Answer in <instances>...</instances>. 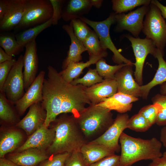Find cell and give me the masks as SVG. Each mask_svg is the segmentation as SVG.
Returning <instances> with one entry per match:
<instances>
[{
	"instance_id": "43",
	"label": "cell",
	"mask_w": 166,
	"mask_h": 166,
	"mask_svg": "<svg viewBox=\"0 0 166 166\" xmlns=\"http://www.w3.org/2000/svg\"><path fill=\"white\" fill-rule=\"evenodd\" d=\"M148 166H166V150L161 157L152 160Z\"/></svg>"
},
{
	"instance_id": "12",
	"label": "cell",
	"mask_w": 166,
	"mask_h": 166,
	"mask_svg": "<svg viewBox=\"0 0 166 166\" xmlns=\"http://www.w3.org/2000/svg\"><path fill=\"white\" fill-rule=\"evenodd\" d=\"M45 74L44 71H40L23 97L15 104V108L19 115L23 114L32 105L42 101V87Z\"/></svg>"
},
{
	"instance_id": "8",
	"label": "cell",
	"mask_w": 166,
	"mask_h": 166,
	"mask_svg": "<svg viewBox=\"0 0 166 166\" xmlns=\"http://www.w3.org/2000/svg\"><path fill=\"white\" fill-rule=\"evenodd\" d=\"M23 55L19 56L11 68L4 85L3 91L8 100L14 105L25 93Z\"/></svg>"
},
{
	"instance_id": "3",
	"label": "cell",
	"mask_w": 166,
	"mask_h": 166,
	"mask_svg": "<svg viewBox=\"0 0 166 166\" xmlns=\"http://www.w3.org/2000/svg\"><path fill=\"white\" fill-rule=\"evenodd\" d=\"M55 136L52 143L48 148L49 154L80 152L85 143L77 127L75 118L72 115L61 116L53 121Z\"/></svg>"
},
{
	"instance_id": "23",
	"label": "cell",
	"mask_w": 166,
	"mask_h": 166,
	"mask_svg": "<svg viewBox=\"0 0 166 166\" xmlns=\"http://www.w3.org/2000/svg\"><path fill=\"white\" fill-rule=\"evenodd\" d=\"M80 152L88 166L105 157L115 154V152L101 144L89 142L82 145Z\"/></svg>"
},
{
	"instance_id": "33",
	"label": "cell",
	"mask_w": 166,
	"mask_h": 166,
	"mask_svg": "<svg viewBox=\"0 0 166 166\" xmlns=\"http://www.w3.org/2000/svg\"><path fill=\"white\" fill-rule=\"evenodd\" d=\"M104 80V79L99 74L96 69L89 68L83 77L76 78L70 83L73 85L81 84L88 87L101 82Z\"/></svg>"
},
{
	"instance_id": "21",
	"label": "cell",
	"mask_w": 166,
	"mask_h": 166,
	"mask_svg": "<svg viewBox=\"0 0 166 166\" xmlns=\"http://www.w3.org/2000/svg\"><path fill=\"white\" fill-rule=\"evenodd\" d=\"M63 29L69 36L71 44L67 53V56L62 62V68L65 69L70 64L78 62L82 59V53L87 50L83 43L79 41L74 34L72 24L64 25Z\"/></svg>"
},
{
	"instance_id": "41",
	"label": "cell",
	"mask_w": 166,
	"mask_h": 166,
	"mask_svg": "<svg viewBox=\"0 0 166 166\" xmlns=\"http://www.w3.org/2000/svg\"><path fill=\"white\" fill-rule=\"evenodd\" d=\"M120 156L114 154L105 157L88 166H119Z\"/></svg>"
},
{
	"instance_id": "5",
	"label": "cell",
	"mask_w": 166,
	"mask_h": 166,
	"mask_svg": "<svg viewBox=\"0 0 166 166\" xmlns=\"http://www.w3.org/2000/svg\"><path fill=\"white\" fill-rule=\"evenodd\" d=\"M53 14L49 0H26L23 17L14 33L42 24L51 19Z\"/></svg>"
},
{
	"instance_id": "42",
	"label": "cell",
	"mask_w": 166,
	"mask_h": 166,
	"mask_svg": "<svg viewBox=\"0 0 166 166\" xmlns=\"http://www.w3.org/2000/svg\"><path fill=\"white\" fill-rule=\"evenodd\" d=\"M65 166H88L85 163L80 152L71 154L66 160Z\"/></svg>"
},
{
	"instance_id": "17",
	"label": "cell",
	"mask_w": 166,
	"mask_h": 166,
	"mask_svg": "<svg viewBox=\"0 0 166 166\" xmlns=\"http://www.w3.org/2000/svg\"><path fill=\"white\" fill-rule=\"evenodd\" d=\"M117 92V85L114 79H104L102 82L86 87L85 92L91 103L97 105Z\"/></svg>"
},
{
	"instance_id": "11",
	"label": "cell",
	"mask_w": 166,
	"mask_h": 166,
	"mask_svg": "<svg viewBox=\"0 0 166 166\" xmlns=\"http://www.w3.org/2000/svg\"><path fill=\"white\" fill-rule=\"evenodd\" d=\"M127 114L118 115L112 124L101 135L89 142L103 145L114 151L119 148L118 141L129 120Z\"/></svg>"
},
{
	"instance_id": "48",
	"label": "cell",
	"mask_w": 166,
	"mask_h": 166,
	"mask_svg": "<svg viewBox=\"0 0 166 166\" xmlns=\"http://www.w3.org/2000/svg\"><path fill=\"white\" fill-rule=\"evenodd\" d=\"M160 140L166 148V125L161 129L160 133Z\"/></svg>"
},
{
	"instance_id": "28",
	"label": "cell",
	"mask_w": 166,
	"mask_h": 166,
	"mask_svg": "<svg viewBox=\"0 0 166 166\" xmlns=\"http://www.w3.org/2000/svg\"><path fill=\"white\" fill-rule=\"evenodd\" d=\"M88 53L89 57L108 55L107 49L103 47L99 37L94 30H91L89 35L83 42Z\"/></svg>"
},
{
	"instance_id": "46",
	"label": "cell",
	"mask_w": 166,
	"mask_h": 166,
	"mask_svg": "<svg viewBox=\"0 0 166 166\" xmlns=\"http://www.w3.org/2000/svg\"><path fill=\"white\" fill-rule=\"evenodd\" d=\"M151 2L156 6L160 10L164 18L166 19V6H164L157 0H151Z\"/></svg>"
},
{
	"instance_id": "44",
	"label": "cell",
	"mask_w": 166,
	"mask_h": 166,
	"mask_svg": "<svg viewBox=\"0 0 166 166\" xmlns=\"http://www.w3.org/2000/svg\"><path fill=\"white\" fill-rule=\"evenodd\" d=\"M9 0H0V20L3 17L8 10Z\"/></svg>"
},
{
	"instance_id": "27",
	"label": "cell",
	"mask_w": 166,
	"mask_h": 166,
	"mask_svg": "<svg viewBox=\"0 0 166 166\" xmlns=\"http://www.w3.org/2000/svg\"><path fill=\"white\" fill-rule=\"evenodd\" d=\"M52 25L51 18L42 24L16 33L15 34L16 40L21 46L24 47L28 43L35 39L37 36L42 31Z\"/></svg>"
},
{
	"instance_id": "15",
	"label": "cell",
	"mask_w": 166,
	"mask_h": 166,
	"mask_svg": "<svg viewBox=\"0 0 166 166\" xmlns=\"http://www.w3.org/2000/svg\"><path fill=\"white\" fill-rule=\"evenodd\" d=\"M46 115L41 102L35 103L30 107L27 114L16 125L30 136L44 124Z\"/></svg>"
},
{
	"instance_id": "7",
	"label": "cell",
	"mask_w": 166,
	"mask_h": 166,
	"mask_svg": "<svg viewBox=\"0 0 166 166\" xmlns=\"http://www.w3.org/2000/svg\"><path fill=\"white\" fill-rule=\"evenodd\" d=\"M115 14V12H112L106 19L100 21H92L84 17L80 19L93 28L104 48L107 50L109 49L113 53V60L114 62L118 64L125 63L133 65L134 63L120 53L111 39L109 29L111 26L116 23Z\"/></svg>"
},
{
	"instance_id": "36",
	"label": "cell",
	"mask_w": 166,
	"mask_h": 166,
	"mask_svg": "<svg viewBox=\"0 0 166 166\" xmlns=\"http://www.w3.org/2000/svg\"><path fill=\"white\" fill-rule=\"evenodd\" d=\"M153 103L159 105L156 123L159 126L166 125V94H158L153 99Z\"/></svg>"
},
{
	"instance_id": "2",
	"label": "cell",
	"mask_w": 166,
	"mask_h": 166,
	"mask_svg": "<svg viewBox=\"0 0 166 166\" xmlns=\"http://www.w3.org/2000/svg\"><path fill=\"white\" fill-rule=\"evenodd\" d=\"M121 153L119 166H131L142 160H152L161 157L162 144L156 138L144 139L123 132L119 139Z\"/></svg>"
},
{
	"instance_id": "26",
	"label": "cell",
	"mask_w": 166,
	"mask_h": 166,
	"mask_svg": "<svg viewBox=\"0 0 166 166\" xmlns=\"http://www.w3.org/2000/svg\"><path fill=\"white\" fill-rule=\"evenodd\" d=\"M22 138V133L17 130H9L2 133L0 139V158L16 149Z\"/></svg>"
},
{
	"instance_id": "10",
	"label": "cell",
	"mask_w": 166,
	"mask_h": 166,
	"mask_svg": "<svg viewBox=\"0 0 166 166\" xmlns=\"http://www.w3.org/2000/svg\"><path fill=\"white\" fill-rule=\"evenodd\" d=\"M149 5H143L127 14H116L117 25L115 30L128 31L135 38H138L143 27V19L148 11Z\"/></svg>"
},
{
	"instance_id": "4",
	"label": "cell",
	"mask_w": 166,
	"mask_h": 166,
	"mask_svg": "<svg viewBox=\"0 0 166 166\" xmlns=\"http://www.w3.org/2000/svg\"><path fill=\"white\" fill-rule=\"evenodd\" d=\"M109 109L91 104L75 118L84 134L90 136L98 132L108 129L114 120Z\"/></svg>"
},
{
	"instance_id": "32",
	"label": "cell",
	"mask_w": 166,
	"mask_h": 166,
	"mask_svg": "<svg viewBox=\"0 0 166 166\" xmlns=\"http://www.w3.org/2000/svg\"><path fill=\"white\" fill-rule=\"evenodd\" d=\"M96 64V69L99 74L104 79H114L117 72L127 64L122 63L111 65L107 64L105 60L102 58L98 60Z\"/></svg>"
},
{
	"instance_id": "30",
	"label": "cell",
	"mask_w": 166,
	"mask_h": 166,
	"mask_svg": "<svg viewBox=\"0 0 166 166\" xmlns=\"http://www.w3.org/2000/svg\"><path fill=\"white\" fill-rule=\"evenodd\" d=\"M0 46L6 53L12 57L19 54L24 48L18 42L14 33L1 34Z\"/></svg>"
},
{
	"instance_id": "16",
	"label": "cell",
	"mask_w": 166,
	"mask_h": 166,
	"mask_svg": "<svg viewBox=\"0 0 166 166\" xmlns=\"http://www.w3.org/2000/svg\"><path fill=\"white\" fill-rule=\"evenodd\" d=\"M133 65L126 64L116 73L115 79L117 85V92L138 97L141 96L140 85L133 77Z\"/></svg>"
},
{
	"instance_id": "29",
	"label": "cell",
	"mask_w": 166,
	"mask_h": 166,
	"mask_svg": "<svg viewBox=\"0 0 166 166\" xmlns=\"http://www.w3.org/2000/svg\"><path fill=\"white\" fill-rule=\"evenodd\" d=\"M14 105L7 99L3 91H0V118L1 121L8 123L16 121L17 116L13 107Z\"/></svg>"
},
{
	"instance_id": "25",
	"label": "cell",
	"mask_w": 166,
	"mask_h": 166,
	"mask_svg": "<svg viewBox=\"0 0 166 166\" xmlns=\"http://www.w3.org/2000/svg\"><path fill=\"white\" fill-rule=\"evenodd\" d=\"M104 57L102 56H91L89 57V60L85 62L81 61L70 63L59 73L65 81L71 83L74 79L78 78L85 68L96 64Z\"/></svg>"
},
{
	"instance_id": "34",
	"label": "cell",
	"mask_w": 166,
	"mask_h": 166,
	"mask_svg": "<svg viewBox=\"0 0 166 166\" xmlns=\"http://www.w3.org/2000/svg\"><path fill=\"white\" fill-rule=\"evenodd\" d=\"M152 126L139 112L129 119L127 128L139 132H144L148 130Z\"/></svg>"
},
{
	"instance_id": "18",
	"label": "cell",
	"mask_w": 166,
	"mask_h": 166,
	"mask_svg": "<svg viewBox=\"0 0 166 166\" xmlns=\"http://www.w3.org/2000/svg\"><path fill=\"white\" fill-rule=\"evenodd\" d=\"M26 0H9L7 11L0 20L1 32L14 30L23 17Z\"/></svg>"
},
{
	"instance_id": "6",
	"label": "cell",
	"mask_w": 166,
	"mask_h": 166,
	"mask_svg": "<svg viewBox=\"0 0 166 166\" xmlns=\"http://www.w3.org/2000/svg\"><path fill=\"white\" fill-rule=\"evenodd\" d=\"M142 31L162 50L166 45V22L159 9L151 2L143 21Z\"/></svg>"
},
{
	"instance_id": "19",
	"label": "cell",
	"mask_w": 166,
	"mask_h": 166,
	"mask_svg": "<svg viewBox=\"0 0 166 166\" xmlns=\"http://www.w3.org/2000/svg\"><path fill=\"white\" fill-rule=\"evenodd\" d=\"M49 157L45 150L29 148L10 154L7 159L19 166H37Z\"/></svg>"
},
{
	"instance_id": "20",
	"label": "cell",
	"mask_w": 166,
	"mask_h": 166,
	"mask_svg": "<svg viewBox=\"0 0 166 166\" xmlns=\"http://www.w3.org/2000/svg\"><path fill=\"white\" fill-rule=\"evenodd\" d=\"M92 7L91 0H66L62 9L61 18L65 22L80 19L88 14Z\"/></svg>"
},
{
	"instance_id": "31",
	"label": "cell",
	"mask_w": 166,
	"mask_h": 166,
	"mask_svg": "<svg viewBox=\"0 0 166 166\" xmlns=\"http://www.w3.org/2000/svg\"><path fill=\"white\" fill-rule=\"evenodd\" d=\"M150 0H112V9L116 14L131 11L135 7L149 5Z\"/></svg>"
},
{
	"instance_id": "47",
	"label": "cell",
	"mask_w": 166,
	"mask_h": 166,
	"mask_svg": "<svg viewBox=\"0 0 166 166\" xmlns=\"http://www.w3.org/2000/svg\"><path fill=\"white\" fill-rule=\"evenodd\" d=\"M0 166H19L10 160L4 157L0 159Z\"/></svg>"
},
{
	"instance_id": "38",
	"label": "cell",
	"mask_w": 166,
	"mask_h": 166,
	"mask_svg": "<svg viewBox=\"0 0 166 166\" xmlns=\"http://www.w3.org/2000/svg\"><path fill=\"white\" fill-rule=\"evenodd\" d=\"M159 111V105L153 103L142 108L139 113L141 114L152 126L156 123Z\"/></svg>"
},
{
	"instance_id": "40",
	"label": "cell",
	"mask_w": 166,
	"mask_h": 166,
	"mask_svg": "<svg viewBox=\"0 0 166 166\" xmlns=\"http://www.w3.org/2000/svg\"><path fill=\"white\" fill-rule=\"evenodd\" d=\"M52 7L53 14L52 17V25H57L61 18V13L63 6L66 0H49Z\"/></svg>"
},
{
	"instance_id": "13",
	"label": "cell",
	"mask_w": 166,
	"mask_h": 166,
	"mask_svg": "<svg viewBox=\"0 0 166 166\" xmlns=\"http://www.w3.org/2000/svg\"><path fill=\"white\" fill-rule=\"evenodd\" d=\"M23 57V76L25 90L26 91L36 77L38 66L35 39L28 43L25 47Z\"/></svg>"
},
{
	"instance_id": "22",
	"label": "cell",
	"mask_w": 166,
	"mask_h": 166,
	"mask_svg": "<svg viewBox=\"0 0 166 166\" xmlns=\"http://www.w3.org/2000/svg\"><path fill=\"white\" fill-rule=\"evenodd\" d=\"M138 97L121 92H117L112 97L105 99L97 105L123 113L130 111L132 103L138 100Z\"/></svg>"
},
{
	"instance_id": "35",
	"label": "cell",
	"mask_w": 166,
	"mask_h": 166,
	"mask_svg": "<svg viewBox=\"0 0 166 166\" xmlns=\"http://www.w3.org/2000/svg\"><path fill=\"white\" fill-rule=\"evenodd\" d=\"M70 22L75 35L79 41L83 42L92 30L85 22L80 19H73L70 21Z\"/></svg>"
},
{
	"instance_id": "45",
	"label": "cell",
	"mask_w": 166,
	"mask_h": 166,
	"mask_svg": "<svg viewBox=\"0 0 166 166\" xmlns=\"http://www.w3.org/2000/svg\"><path fill=\"white\" fill-rule=\"evenodd\" d=\"M13 58V57L8 54L2 48H0V63L10 61Z\"/></svg>"
},
{
	"instance_id": "37",
	"label": "cell",
	"mask_w": 166,
	"mask_h": 166,
	"mask_svg": "<svg viewBox=\"0 0 166 166\" xmlns=\"http://www.w3.org/2000/svg\"><path fill=\"white\" fill-rule=\"evenodd\" d=\"M71 153L65 152L52 155L37 166H65L66 162Z\"/></svg>"
},
{
	"instance_id": "1",
	"label": "cell",
	"mask_w": 166,
	"mask_h": 166,
	"mask_svg": "<svg viewBox=\"0 0 166 166\" xmlns=\"http://www.w3.org/2000/svg\"><path fill=\"white\" fill-rule=\"evenodd\" d=\"M47 69L43 83L41 103L46 114L44 124L48 127L62 113H70L77 118L85 105L91 103L85 92L87 87L67 82L52 66L49 65Z\"/></svg>"
},
{
	"instance_id": "24",
	"label": "cell",
	"mask_w": 166,
	"mask_h": 166,
	"mask_svg": "<svg viewBox=\"0 0 166 166\" xmlns=\"http://www.w3.org/2000/svg\"><path fill=\"white\" fill-rule=\"evenodd\" d=\"M164 51L157 49L154 57L158 60L159 65L156 72L152 80L147 84L140 85L141 97L147 98L151 89L166 81V61L163 58Z\"/></svg>"
},
{
	"instance_id": "50",
	"label": "cell",
	"mask_w": 166,
	"mask_h": 166,
	"mask_svg": "<svg viewBox=\"0 0 166 166\" xmlns=\"http://www.w3.org/2000/svg\"><path fill=\"white\" fill-rule=\"evenodd\" d=\"M160 92L162 94H166V83L162 84L161 86Z\"/></svg>"
},
{
	"instance_id": "14",
	"label": "cell",
	"mask_w": 166,
	"mask_h": 166,
	"mask_svg": "<svg viewBox=\"0 0 166 166\" xmlns=\"http://www.w3.org/2000/svg\"><path fill=\"white\" fill-rule=\"evenodd\" d=\"M55 134L54 127L48 128L43 124L29 136L25 142L17 148L16 152L29 148H36L45 150L52 143Z\"/></svg>"
},
{
	"instance_id": "49",
	"label": "cell",
	"mask_w": 166,
	"mask_h": 166,
	"mask_svg": "<svg viewBox=\"0 0 166 166\" xmlns=\"http://www.w3.org/2000/svg\"><path fill=\"white\" fill-rule=\"evenodd\" d=\"M91 1L93 6L97 9L100 8L103 2L102 0H91Z\"/></svg>"
},
{
	"instance_id": "39",
	"label": "cell",
	"mask_w": 166,
	"mask_h": 166,
	"mask_svg": "<svg viewBox=\"0 0 166 166\" xmlns=\"http://www.w3.org/2000/svg\"><path fill=\"white\" fill-rule=\"evenodd\" d=\"M17 60H12L0 63V91H2L4 84L9 74Z\"/></svg>"
},
{
	"instance_id": "9",
	"label": "cell",
	"mask_w": 166,
	"mask_h": 166,
	"mask_svg": "<svg viewBox=\"0 0 166 166\" xmlns=\"http://www.w3.org/2000/svg\"><path fill=\"white\" fill-rule=\"evenodd\" d=\"M125 36L131 43L136 60L135 62L134 63L135 67V80L141 85L143 82V70L146 57L149 54L154 57L157 48L153 41L146 38L143 39L136 38L129 34H126Z\"/></svg>"
}]
</instances>
